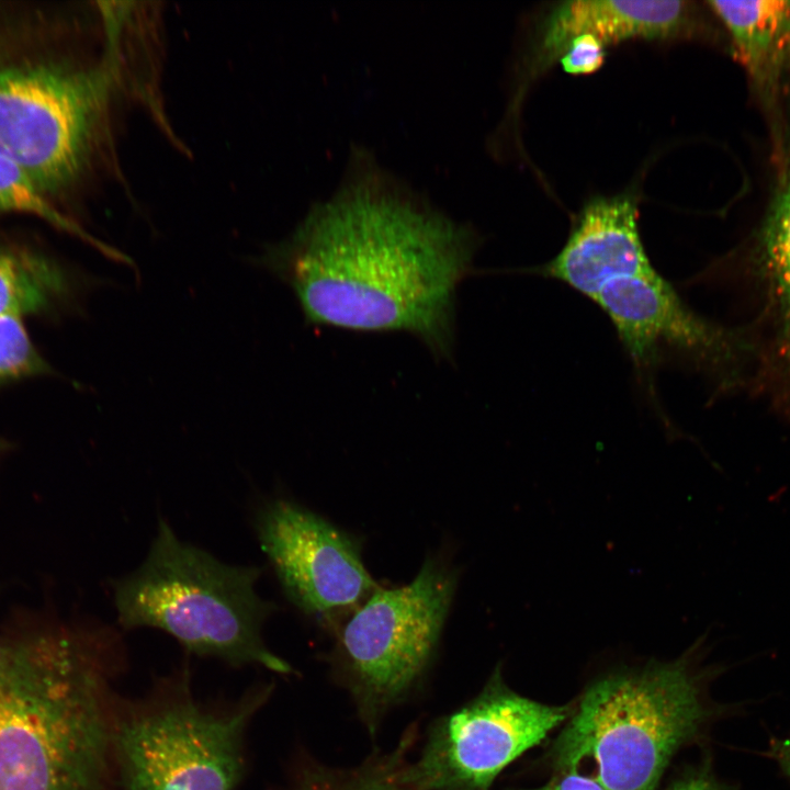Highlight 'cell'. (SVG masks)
Here are the masks:
<instances>
[{"mask_svg": "<svg viewBox=\"0 0 790 790\" xmlns=\"http://www.w3.org/2000/svg\"><path fill=\"white\" fill-rule=\"evenodd\" d=\"M479 244L360 148L335 193L258 263L287 284L308 324L406 332L450 360L456 293Z\"/></svg>", "mask_w": 790, "mask_h": 790, "instance_id": "cell-1", "label": "cell"}, {"mask_svg": "<svg viewBox=\"0 0 790 790\" xmlns=\"http://www.w3.org/2000/svg\"><path fill=\"white\" fill-rule=\"evenodd\" d=\"M120 653L110 632L9 641L0 665V790H111Z\"/></svg>", "mask_w": 790, "mask_h": 790, "instance_id": "cell-2", "label": "cell"}, {"mask_svg": "<svg viewBox=\"0 0 790 790\" xmlns=\"http://www.w3.org/2000/svg\"><path fill=\"white\" fill-rule=\"evenodd\" d=\"M690 658L619 669L590 685L553 746L558 771L606 790H655L707 716Z\"/></svg>", "mask_w": 790, "mask_h": 790, "instance_id": "cell-3", "label": "cell"}, {"mask_svg": "<svg viewBox=\"0 0 790 790\" xmlns=\"http://www.w3.org/2000/svg\"><path fill=\"white\" fill-rule=\"evenodd\" d=\"M259 576L257 567L224 564L180 541L160 520L144 563L114 584L117 619L124 629H159L200 656L287 675L293 668L261 635L275 606L257 594Z\"/></svg>", "mask_w": 790, "mask_h": 790, "instance_id": "cell-4", "label": "cell"}, {"mask_svg": "<svg viewBox=\"0 0 790 790\" xmlns=\"http://www.w3.org/2000/svg\"><path fill=\"white\" fill-rule=\"evenodd\" d=\"M187 676L183 670L149 697L117 703L114 764L123 790H235L241 780L246 731L271 685L219 706L196 699Z\"/></svg>", "mask_w": 790, "mask_h": 790, "instance_id": "cell-5", "label": "cell"}, {"mask_svg": "<svg viewBox=\"0 0 790 790\" xmlns=\"http://www.w3.org/2000/svg\"><path fill=\"white\" fill-rule=\"evenodd\" d=\"M456 583L453 568L429 557L410 583L380 587L340 629L335 665L371 735L425 676Z\"/></svg>", "mask_w": 790, "mask_h": 790, "instance_id": "cell-6", "label": "cell"}, {"mask_svg": "<svg viewBox=\"0 0 790 790\" xmlns=\"http://www.w3.org/2000/svg\"><path fill=\"white\" fill-rule=\"evenodd\" d=\"M116 65H0V157L48 198L88 167L114 88Z\"/></svg>", "mask_w": 790, "mask_h": 790, "instance_id": "cell-7", "label": "cell"}, {"mask_svg": "<svg viewBox=\"0 0 790 790\" xmlns=\"http://www.w3.org/2000/svg\"><path fill=\"white\" fill-rule=\"evenodd\" d=\"M569 713L509 689L496 667L483 690L436 720L400 772L405 790H490L499 772L539 744Z\"/></svg>", "mask_w": 790, "mask_h": 790, "instance_id": "cell-8", "label": "cell"}, {"mask_svg": "<svg viewBox=\"0 0 790 790\" xmlns=\"http://www.w3.org/2000/svg\"><path fill=\"white\" fill-rule=\"evenodd\" d=\"M257 533L286 596L306 614L319 620L350 616L380 588L359 544L300 505L268 504L257 518Z\"/></svg>", "mask_w": 790, "mask_h": 790, "instance_id": "cell-9", "label": "cell"}, {"mask_svg": "<svg viewBox=\"0 0 790 790\" xmlns=\"http://www.w3.org/2000/svg\"><path fill=\"white\" fill-rule=\"evenodd\" d=\"M592 301L640 368L677 359L731 381L736 365L753 350L744 334L693 312L657 271L613 280Z\"/></svg>", "mask_w": 790, "mask_h": 790, "instance_id": "cell-10", "label": "cell"}, {"mask_svg": "<svg viewBox=\"0 0 790 790\" xmlns=\"http://www.w3.org/2000/svg\"><path fill=\"white\" fill-rule=\"evenodd\" d=\"M631 195L596 198L580 211L561 251L541 272L592 298L609 282L656 271Z\"/></svg>", "mask_w": 790, "mask_h": 790, "instance_id": "cell-11", "label": "cell"}, {"mask_svg": "<svg viewBox=\"0 0 790 790\" xmlns=\"http://www.w3.org/2000/svg\"><path fill=\"white\" fill-rule=\"evenodd\" d=\"M702 21L691 1L573 0L548 16L537 70L558 59L574 37L589 34L606 46L632 38L676 40L700 35Z\"/></svg>", "mask_w": 790, "mask_h": 790, "instance_id": "cell-12", "label": "cell"}, {"mask_svg": "<svg viewBox=\"0 0 790 790\" xmlns=\"http://www.w3.org/2000/svg\"><path fill=\"white\" fill-rule=\"evenodd\" d=\"M777 181L758 230L756 255L772 318L767 370L790 390V131Z\"/></svg>", "mask_w": 790, "mask_h": 790, "instance_id": "cell-13", "label": "cell"}, {"mask_svg": "<svg viewBox=\"0 0 790 790\" xmlns=\"http://www.w3.org/2000/svg\"><path fill=\"white\" fill-rule=\"evenodd\" d=\"M755 86L775 93L790 81V1H708Z\"/></svg>", "mask_w": 790, "mask_h": 790, "instance_id": "cell-14", "label": "cell"}, {"mask_svg": "<svg viewBox=\"0 0 790 790\" xmlns=\"http://www.w3.org/2000/svg\"><path fill=\"white\" fill-rule=\"evenodd\" d=\"M67 290L61 269L29 249L0 244V318L47 307Z\"/></svg>", "mask_w": 790, "mask_h": 790, "instance_id": "cell-15", "label": "cell"}, {"mask_svg": "<svg viewBox=\"0 0 790 790\" xmlns=\"http://www.w3.org/2000/svg\"><path fill=\"white\" fill-rule=\"evenodd\" d=\"M415 740L416 729L413 727L392 752L376 753L348 769L311 764L302 770L292 790H405L400 772Z\"/></svg>", "mask_w": 790, "mask_h": 790, "instance_id": "cell-16", "label": "cell"}, {"mask_svg": "<svg viewBox=\"0 0 790 790\" xmlns=\"http://www.w3.org/2000/svg\"><path fill=\"white\" fill-rule=\"evenodd\" d=\"M9 212L31 214L60 229L84 235L74 222L58 212L23 169L0 157V213Z\"/></svg>", "mask_w": 790, "mask_h": 790, "instance_id": "cell-17", "label": "cell"}, {"mask_svg": "<svg viewBox=\"0 0 790 790\" xmlns=\"http://www.w3.org/2000/svg\"><path fill=\"white\" fill-rule=\"evenodd\" d=\"M45 363L25 330L22 316L0 318V381L35 374Z\"/></svg>", "mask_w": 790, "mask_h": 790, "instance_id": "cell-18", "label": "cell"}, {"mask_svg": "<svg viewBox=\"0 0 790 790\" xmlns=\"http://www.w3.org/2000/svg\"><path fill=\"white\" fill-rule=\"evenodd\" d=\"M606 45L597 37L583 34L569 41L558 58L563 70L571 75H590L601 68Z\"/></svg>", "mask_w": 790, "mask_h": 790, "instance_id": "cell-19", "label": "cell"}, {"mask_svg": "<svg viewBox=\"0 0 790 790\" xmlns=\"http://www.w3.org/2000/svg\"><path fill=\"white\" fill-rule=\"evenodd\" d=\"M530 790H606L598 781L574 771H558L548 783Z\"/></svg>", "mask_w": 790, "mask_h": 790, "instance_id": "cell-20", "label": "cell"}, {"mask_svg": "<svg viewBox=\"0 0 790 790\" xmlns=\"http://www.w3.org/2000/svg\"><path fill=\"white\" fill-rule=\"evenodd\" d=\"M667 790H730L710 772L700 770L674 782Z\"/></svg>", "mask_w": 790, "mask_h": 790, "instance_id": "cell-21", "label": "cell"}, {"mask_svg": "<svg viewBox=\"0 0 790 790\" xmlns=\"http://www.w3.org/2000/svg\"><path fill=\"white\" fill-rule=\"evenodd\" d=\"M776 756L779 763L790 779V738L785 740L776 747Z\"/></svg>", "mask_w": 790, "mask_h": 790, "instance_id": "cell-22", "label": "cell"}, {"mask_svg": "<svg viewBox=\"0 0 790 790\" xmlns=\"http://www.w3.org/2000/svg\"><path fill=\"white\" fill-rule=\"evenodd\" d=\"M8 644V641H0V665L5 656Z\"/></svg>", "mask_w": 790, "mask_h": 790, "instance_id": "cell-23", "label": "cell"}]
</instances>
